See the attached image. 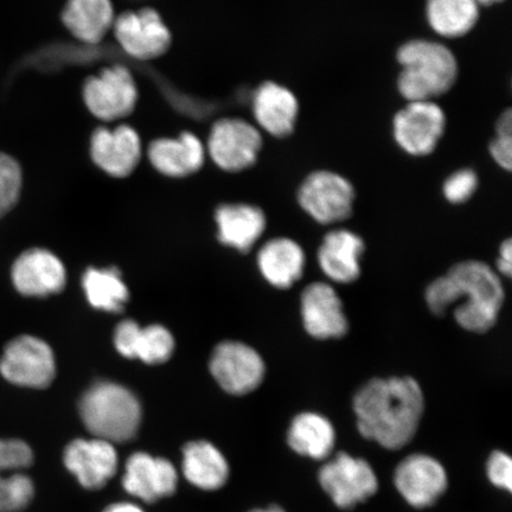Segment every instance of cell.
<instances>
[{
    "mask_svg": "<svg viewBox=\"0 0 512 512\" xmlns=\"http://www.w3.org/2000/svg\"><path fill=\"white\" fill-rule=\"evenodd\" d=\"M104 512H145L137 504L120 502L110 505Z\"/></svg>",
    "mask_w": 512,
    "mask_h": 512,
    "instance_id": "d590c367",
    "label": "cell"
},
{
    "mask_svg": "<svg viewBox=\"0 0 512 512\" xmlns=\"http://www.w3.org/2000/svg\"><path fill=\"white\" fill-rule=\"evenodd\" d=\"M424 408L420 384L409 376L370 380L354 398L358 431L388 450L411 443Z\"/></svg>",
    "mask_w": 512,
    "mask_h": 512,
    "instance_id": "6da1fadb",
    "label": "cell"
},
{
    "mask_svg": "<svg viewBox=\"0 0 512 512\" xmlns=\"http://www.w3.org/2000/svg\"><path fill=\"white\" fill-rule=\"evenodd\" d=\"M177 485L178 472L168 459L152 457L145 452L133 453L127 459L123 488L128 495L145 503H156L174 495Z\"/></svg>",
    "mask_w": 512,
    "mask_h": 512,
    "instance_id": "2e32d148",
    "label": "cell"
},
{
    "mask_svg": "<svg viewBox=\"0 0 512 512\" xmlns=\"http://www.w3.org/2000/svg\"><path fill=\"white\" fill-rule=\"evenodd\" d=\"M354 201L355 190L348 179L331 171L312 172L298 191L300 207L322 224L347 220Z\"/></svg>",
    "mask_w": 512,
    "mask_h": 512,
    "instance_id": "9c48e42d",
    "label": "cell"
},
{
    "mask_svg": "<svg viewBox=\"0 0 512 512\" xmlns=\"http://www.w3.org/2000/svg\"><path fill=\"white\" fill-rule=\"evenodd\" d=\"M0 374L16 386L47 388L56 375L54 352L40 338L16 337L6 345L0 358Z\"/></svg>",
    "mask_w": 512,
    "mask_h": 512,
    "instance_id": "ba28073f",
    "label": "cell"
},
{
    "mask_svg": "<svg viewBox=\"0 0 512 512\" xmlns=\"http://www.w3.org/2000/svg\"><path fill=\"white\" fill-rule=\"evenodd\" d=\"M287 441L300 456L323 460L334 450L335 428L323 415L302 413L293 419Z\"/></svg>",
    "mask_w": 512,
    "mask_h": 512,
    "instance_id": "83f0119b",
    "label": "cell"
},
{
    "mask_svg": "<svg viewBox=\"0 0 512 512\" xmlns=\"http://www.w3.org/2000/svg\"><path fill=\"white\" fill-rule=\"evenodd\" d=\"M210 371L227 393L246 395L264 381L266 367L259 352L249 345L226 341L217 345L211 355Z\"/></svg>",
    "mask_w": 512,
    "mask_h": 512,
    "instance_id": "7c38bea8",
    "label": "cell"
},
{
    "mask_svg": "<svg viewBox=\"0 0 512 512\" xmlns=\"http://www.w3.org/2000/svg\"><path fill=\"white\" fill-rule=\"evenodd\" d=\"M398 61L399 91L408 102L433 101L450 91L458 78L456 56L438 42L409 41L399 49Z\"/></svg>",
    "mask_w": 512,
    "mask_h": 512,
    "instance_id": "3957f363",
    "label": "cell"
},
{
    "mask_svg": "<svg viewBox=\"0 0 512 512\" xmlns=\"http://www.w3.org/2000/svg\"><path fill=\"white\" fill-rule=\"evenodd\" d=\"M501 2H503V0H476L479 6H490Z\"/></svg>",
    "mask_w": 512,
    "mask_h": 512,
    "instance_id": "74e56055",
    "label": "cell"
},
{
    "mask_svg": "<svg viewBox=\"0 0 512 512\" xmlns=\"http://www.w3.org/2000/svg\"><path fill=\"white\" fill-rule=\"evenodd\" d=\"M182 470L190 484L204 491L221 489L229 478L227 459L219 448L204 440L184 446Z\"/></svg>",
    "mask_w": 512,
    "mask_h": 512,
    "instance_id": "484cf974",
    "label": "cell"
},
{
    "mask_svg": "<svg viewBox=\"0 0 512 512\" xmlns=\"http://www.w3.org/2000/svg\"><path fill=\"white\" fill-rule=\"evenodd\" d=\"M258 264L268 283L285 290L302 278L305 253L296 241L274 239L260 249Z\"/></svg>",
    "mask_w": 512,
    "mask_h": 512,
    "instance_id": "4316f807",
    "label": "cell"
},
{
    "mask_svg": "<svg viewBox=\"0 0 512 512\" xmlns=\"http://www.w3.org/2000/svg\"><path fill=\"white\" fill-rule=\"evenodd\" d=\"M114 345L119 354L147 364H162L170 360L175 339L163 325L140 328L134 320H124L114 332Z\"/></svg>",
    "mask_w": 512,
    "mask_h": 512,
    "instance_id": "44dd1931",
    "label": "cell"
},
{
    "mask_svg": "<svg viewBox=\"0 0 512 512\" xmlns=\"http://www.w3.org/2000/svg\"><path fill=\"white\" fill-rule=\"evenodd\" d=\"M445 127V113L434 101L408 102L393 121L396 143L415 157L431 155L444 136Z\"/></svg>",
    "mask_w": 512,
    "mask_h": 512,
    "instance_id": "8fae6325",
    "label": "cell"
},
{
    "mask_svg": "<svg viewBox=\"0 0 512 512\" xmlns=\"http://www.w3.org/2000/svg\"><path fill=\"white\" fill-rule=\"evenodd\" d=\"M319 483L338 508L351 509L367 501L379 489L377 477L366 460L338 453L319 471Z\"/></svg>",
    "mask_w": 512,
    "mask_h": 512,
    "instance_id": "30bf717a",
    "label": "cell"
},
{
    "mask_svg": "<svg viewBox=\"0 0 512 512\" xmlns=\"http://www.w3.org/2000/svg\"><path fill=\"white\" fill-rule=\"evenodd\" d=\"M89 155L101 171L113 178H126L137 170L143 158V143L136 128L121 124L101 126L92 133Z\"/></svg>",
    "mask_w": 512,
    "mask_h": 512,
    "instance_id": "4fadbf2b",
    "label": "cell"
},
{
    "mask_svg": "<svg viewBox=\"0 0 512 512\" xmlns=\"http://www.w3.org/2000/svg\"><path fill=\"white\" fill-rule=\"evenodd\" d=\"M478 188V177L470 169L459 170L444 183V195L448 202L460 204L469 201Z\"/></svg>",
    "mask_w": 512,
    "mask_h": 512,
    "instance_id": "1f68e13d",
    "label": "cell"
},
{
    "mask_svg": "<svg viewBox=\"0 0 512 512\" xmlns=\"http://www.w3.org/2000/svg\"><path fill=\"white\" fill-rule=\"evenodd\" d=\"M11 277L16 290L27 297L60 293L67 283L62 261L43 248H32L19 255L12 266Z\"/></svg>",
    "mask_w": 512,
    "mask_h": 512,
    "instance_id": "e0dca14e",
    "label": "cell"
},
{
    "mask_svg": "<svg viewBox=\"0 0 512 512\" xmlns=\"http://www.w3.org/2000/svg\"><path fill=\"white\" fill-rule=\"evenodd\" d=\"M215 220L219 239L224 245L247 253L266 229V216L251 204H223L216 210Z\"/></svg>",
    "mask_w": 512,
    "mask_h": 512,
    "instance_id": "d4e9b609",
    "label": "cell"
},
{
    "mask_svg": "<svg viewBox=\"0 0 512 512\" xmlns=\"http://www.w3.org/2000/svg\"><path fill=\"white\" fill-rule=\"evenodd\" d=\"M82 287L94 309L107 312L124 310L130 292L117 268H88L82 277Z\"/></svg>",
    "mask_w": 512,
    "mask_h": 512,
    "instance_id": "f546056e",
    "label": "cell"
},
{
    "mask_svg": "<svg viewBox=\"0 0 512 512\" xmlns=\"http://www.w3.org/2000/svg\"><path fill=\"white\" fill-rule=\"evenodd\" d=\"M299 102L290 89L277 82L266 81L253 96L256 123L270 136L286 138L296 127Z\"/></svg>",
    "mask_w": 512,
    "mask_h": 512,
    "instance_id": "7402d4cb",
    "label": "cell"
},
{
    "mask_svg": "<svg viewBox=\"0 0 512 512\" xmlns=\"http://www.w3.org/2000/svg\"><path fill=\"white\" fill-rule=\"evenodd\" d=\"M249 512H286L285 510L277 507V505H272V507L267 509H256Z\"/></svg>",
    "mask_w": 512,
    "mask_h": 512,
    "instance_id": "8d00e7d4",
    "label": "cell"
},
{
    "mask_svg": "<svg viewBox=\"0 0 512 512\" xmlns=\"http://www.w3.org/2000/svg\"><path fill=\"white\" fill-rule=\"evenodd\" d=\"M497 268L499 273L504 277L510 278L512 272V242L511 239L505 240L499 249L497 260Z\"/></svg>",
    "mask_w": 512,
    "mask_h": 512,
    "instance_id": "e575fe53",
    "label": "cell"
},
{
    "mask_svg": "<svg viewBox=\"0 0 512 512\" xmlns=\"http://www.w3.org/2000/svg\"><path fill=\"white\" fill-rule=\"evenodd\" d=\"M23 171L17 160L0 152V219L16 206L21 197Z\"/></svg>",
    "mask_w": 512,
    "mask_h": 512,
    "instance_id": "4dcf8cb0",
    "label": "cell"
},
{
    "mask_svg": "<svg viewBox=\"0 0 512 512\" xmlns=\"http://www.w3.org/2000/svg\"><path fill=\"white\" fill-rule=\"evenodd\" d=\"M115 17L112 0H67L61 21L76 40L96 46L112 31Z\"/></svg>",
    "mask_w": 512,
    "mask_h": 512,
    "instance_id": "cb8c5ba5",
    "label": "cell"
},
{
    "mask_svg": "<svg viewBox=\"0 0 512 512\" xmlns=\"http://www.w3.org/2000/svg\"><path fill=\"white\" fill-rule=\"evenodd\" d=\"M82 99L88 112L102 123L124 120L138 104L136 79L130 69L120 64L104 68L86 80Z\"/></svg>",
    "mask_w": 512,
    "mask_h": 512,
    "instance_id": "5b68a950",
    "label": "cell"
},
{
    "mask_svg": "<svg viewBox=\"0 0 512 512\" xmlns=\"http://www.w3.org/2000/svg\"><path fill=\"white\" fill-rule=\"evenodd\" d=\"M488 476L491 483L501 489L512 490V462L508 454L494 452L488 462Z\"/></svg>",
    "mask_w": 512,
    "mask_h": 512,
    "instance_id": "d6a6232c",
    "label": "cell"
},
{
    "mask_svg": "<svg viewBox=\"0 0 512 512\" xmlns=\"http://www.w3.org/2000/svg\"><path fill=\"white\" fill-rule=\"evenodd\" d=\"M79 411L93 438L111 444L126 443L136 437L143 418L137 396L121 384L108 381L93 384L83 394Z\"/></svg>",
    "mask_w": 512,
    "mask_h": 512,
    "instance_id": "277c9868",
    "label": "cell"
},
{
    "mask_svg": "<svg viewBox=\"0 0 512 512\" xmlns=\"http://www.w3.org/2000/svg\"><path fill=\"white\" fill-rule=\"evenodd\" d=\"M112 31L120 48L138 61L157 60L172 46L171 30L156 9L121 12Z\"/></svg>",
    "mask_w": 512,
    "mask_h": 512,
    "instance_id": "8992f818",
    "label": "cell"
},
{
    "mask_svg": "<svg viewBox=\"0 0 512 512\" xmlns=\"http://www.w3.org/2000/svg\"><path fill=\"white\" fill-rule=\"evenodd\" d=\"M63 463L82 488L99 490L117 473L119 457L114 444L106 440L76 439L64 450Z\"/></svg>",
    "mask_w": 512,
    "mask_h": 512,
    "instance_id": "9a60e30c",
    "label": "cell"
},
{
    "mask_svg": "<svg viewBox=\"0 0 512 512\" xmlns=\"http://www.w3.org/2000/svg\"><path fill=\"white\" fill-rule=\"evenodd\" d=\"M426 302L437 316L456 306L453 316L464 330L484 334L494 328L504 303V288L498 275L482 261L454 265L426 290Z\"/></svg>",
    "mask_w": 512,
    "mask_h": 512,
    "instance_id": "7a4b0ae2",
    "label": "cell"
},
{
    "mask_svg": "<svg viewBox=\"0 0 512 512\" xmlns=\"http://www.w3.org/2000/svg\"><path fill=\"white\" fill-rule=\"evenodd\" d=\"M396 489L415 508H427L447 489L446 471L437 460L425 454H413L395 471Z\"/></svg>",
    "mask_w": 512,
    "mask_h": 512,
    "instance_id": "ac0fdd59",
    "label": "cell"
},
{
    "mask_svg": "<svg viewBox=\"0 0 512 512\" xmlns=\"http://www.w3.org/2000/svg\"><path fill=\"white\" fill-rule=\"evenodd\" d=\"M206 146L191 132L176 138H158L147 147L152 168L169 178H185L197 174L206 163Z\"/></svg>",
    "mask_w": 512,
    "mask_h": 512,
    "instance_id": "ffe728a7",
    "label": "cell"
},
{
    "mask_svg": "<svg viewBox=\"0 0 512 512\" xmlns=\"http://www.w3.org/2000/svg\"><path fill=\"white\" fill-rule=\"evenodd\" d=\"M490 155L501 168H512V133H497L490 144Z\"/></svg>",
    "mask_w": 512,
    "mask_h": 512,
    "instance_id": "836d02e7",
    "label": "cell"
},
{
    "mask_svg": "<svg viewBox=\"0 0 512 512\" xmlns=\"http://www.w3.org/2000/svg\"><path fill=\"white\" fill-rule=\"evenodd\" d=\"M479 8L476 0H427L426 14L437 34L458 38L476 27Z\"/></svg>",
    "mask_w": 512,
    "mask_h": 512,
    "instance_id": "f1b7e54d",
    "label": "cell"
},
{
    "mask_svg": "<svg viewBox=\"0 0 512 512\" xmlns=\"http://www.w3.org/2000/svg\"><path fill=\"white\" fill-rule=\"evenodd\" d=\"M261 149L260 131L246 120L224 118L210 128L206 151L223 171L241 172L252 168L258 162Z\"/></svg>",
    "mask_w": 512,
    "mask_h": 512,
    "instance_id": "52a82bcc",
    "label": "cell"
},
{
    "mask_svg": "<svg viewBox=\"0 0 512 512\" xmlns=\"http://www.w3.org/2000/svg\"><path fill=\"white\" fill-rule=\"evenodd\" d=\"M364 247L361 236L349 230H334L326 234L318 251L320 270L335 283H354L360 278Z\"/></svg>",
    "mask_w": 512,
    "mask_h": 512,
    "instance_id": "603a6c76",
    "label": "cell"
},
{
    "mask_svg": "<svg viewBox=\"0 0 512 512\" xmlns=\"http://www.w3.org/2000/svg\"><path fill=\"white\" fill-rule=\"evenodd\" d=\"M34 463L31 447L18 439H0V512H19L35 496L31 478L23 473Z\"/></svg>",
    "mask_w": 512,
    "mask_h": 512,
    "instance_id": "5bb4252c",
    "label": "cell"
},
{
    "mask_svg": "<svg viewBox=\"0 0 512 512\" xmlns=\"http://www.w3.org/2000/svg\"><path fill=\"white\" fill-rule=\"evenodd\" d=\"M302 317L307 334L317 339L342 338L349 330L342 300L335 288L313 283L302 293Z\"/></svg>",
    "mask_w": 512,
    "mask_h": 512,
    "instance_id": "d6986e66",
    "label": "cell"
}]
</instances>
